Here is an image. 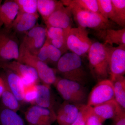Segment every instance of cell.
Listing matches in <instances>:
<instances>
[{"label": "cell", "instance_id": "15", "mask_svg": "<svg viewBox=\"0 0 125 125\" xmlns=\"http://www.w3.org/2000/svg\"><path fill=\"white\" fill-rule=\"evenodd\" d=\"M93 113L104 122L108 119H113L117 114L125 111L115 99L92 107Z\"/></svg>", "mask_w": 125, "mask_h": 125}, {"label": "cell", "instance_id": "28", "mask_svg": "<svg viewBox=\"0 0 125 125\" xmlns=\"http://www.w3.org/2000/svg\"><path fill=\"white\" fill-rule=\"evenodd\" d=\"M114 13L118 22V25L125 28V0H111Z\"/></svg>", "mask_w": 125, "mask_h": 125}, {"label": "cell", "instance_id": "10", "mask_svg": "<svg viewBox=\"0 0 125 125\" xmlns=\"http://www.w3.org/2000/svg\"><path fill=\"white\" fill-rule=\"evenodd\" d=\"M107 45L108 54V67L110 80L125 73V45L116 47Z\"/></svg>", "mask_w": 125, "mask_h": 125}, {"label": "cell", "instance_id": "33", "mask_svg": "<svg viewBox=\"0 0 125 125\" xmlns=\"http://www.w3.org/2000/svg\"><path fill=\"white\" fill-rule=\"evenodd\" d=\"M70 29H63L57 27H46V33L47 39L49 40H51L58 38L63 35L67 30Z\"/></svg>", "mask_w": 125, "mask_h": 125}, {"label": "cell", "instance_id": "39", "mask_svg": "<svg viewBox=\"0 0 125 125\" xmlns=\"http://www.w3.org/2000/svg\"></svg>", "mask_w": 125, "mask_h": 125}, {"label": "cell", "instance_id": "24", "mask_svg": "<svg viewBox=\"0 0 125 125\" xmlns=\"http://www.w3.org/2000/svg\"><path fill=\"white\" fill-rule=\"evenodd\" d=\"M4 83V90L1 97V106L5 108L17 112L20 109V102L9 89L5 81Z\"/></svg>", "mask_w": 125, "mask_h": 125}, {"label": "cell", "instance_id": "19", "mask_svg": "<svg viewBox=\"0 0 125 125\" xmlns=\"http://www.w3.org/2000/svg\"><path fill=\"white\" fill-rule=\"evenodd\" d=\"M37 88V95L35 105L55 111V99L50 85L44 84H38Z\"/></svg>", "mask_w": 125, "mask_h": 125}, {"label": "cell", "instance_id": "11", "mask_svg": "<svg viewBox=\"0 0 125 125\" xmlns=\"http://www.w3.org/2000/svg\"><path fill=\"white\" fill-rule=\"evenodd\" d=\"M25 120L30 125H52L56 120L53 110L32 105L25 113Z\"/></svg>", "mask_w": 125, "mask_h": 125}, {"label": "cell", "instance_id": "32", "mask_svg": "<svg viewBox=\"0 0 125 125\" xmlns=\"http://www.w3.org/2000/svg\"><path fill=\"white\" fill-rule=\"evenodd\" d=\"M62 56L59 49L51 43L48 46V64L56 65L58 61Z\"/></svg>", "mask_w": 125, "mask_h": 125}, {"label": "cell", "instance_id": "13", "mask_svg": "<svg viewBox=\"0 0 125 125\" xmlns=\"http://www.w3.org/2000/svg\"><path fill=\"white\" fill-rule=\"evenodd\" d=\"M72 16L71 8L64 6L61 2L45 22L47 27H57L63 29H71L73 22Z\"/></svg>", "mask_w": 125, "mask_h": 125}, {"label": "cell", "instance_id": "8", "mask_svg": "<svg viewBox=\"0 0 125 125\" xmlns=\"http://www.w3.org/2000/svg\"><path fill=\"white\" fill-rule=\"evenodd\" d=\"M0 68L9 70L17 74L21 78L24 87L38 84L40 80L34 69L18 61L0 62Z\"/></svg>", "mask_w": 125, "mask_h": 125}, {"label": "cell", "instance_id": "31", "mask_svg": "<svg viewBox=\"0 0 125 125\" xmlns=\"http://www.w3.org/2000/svg\"><path fill=\"white\" fill-rule=\"evenodd\" d=\"M37 85L24 87V102L28 103L32 105H35L37 95Z\"/></svg>", "mask_w": 125, "mask_h": 125}, {"label": "cell", "instance_id": "9", "mask_svg": "<svg viewBox=\"0 0 125 125\" xmlns=\"http://www.w3.org/2000/svg\"><path fill=\"white\" fill-rule=\"evenodd\" d=\"M114 99L112 82L106 79L99 81L93 88L88 97L87 105L93 107Z\"/></svg>", "mask_w": 125, "mask_h": 125}, {"label": "cell", "instance_id": "12", "mask_svg": "<svg viewBox=\"0 0 125 125\" xmlns=\"http://www.w3.org/2000/svg\"><path fill=\"white\" fill-rule=\"evenodd\" d=\"M46 39V28L36 25L25 34L21 44L30 53L36 56Z\"/></svg>", "mask_w": 125, "mask_h": 125}, {"label": "cell", "instance_id": "27", "mask_svg": "<svg viewBox=\"0 0 125 125\" xmlns=\"http://www.w3.org/2000/svg\"><path fill=\"white\" fill-rule=\"evenodd\" d=\"M19 7V12L39 15L37 0H14Z\"/></svg>", "mask_w": 125, "mask_h": 125}, {"label": "cell", "instance_id": "34", "mask_svg": "<svg viewBox=\"0 0 125 125\" xmlns=\"http://www.w3.org/2000/svg\"><path fill=\"white\" fill-rule=\"evenodd\" d=\"M50 43V41L47 39L44 45L36 55L39 60L47 64H48V46Z\"/></svg>", "mask_w": 125, "mask_h": 125}, {"label": "cell", "instance_id": "23", "mask_svg": "<svg viewBox=\"0 0 125 125\" xmlns=\"http://www.w3.org/2000/svg\"><path fill=\"white\" fill-rule=\"evenodd\" d=\"M61 3L55 0H37V10L45 22Z\"/></svg>", "mask_w": 125, "mask_h": 125}, {"label": "cell", "instance_id": "7", "mask_svg": "<svg viewBox=\"0 0 125 125\" xmlns=\"http://www.w3.org/2000/svg\"><path fill=\"white\" fill-rule=\"evenodd\" d=\"M93 42L89 37L86 28H72L67 36V46L71 52L81 56L88 53Z\"/></svg>", "mask_w": 125, "mask_h": 125}, {"label": "cell", "instance_id": "2", "mask_svg": "<svg viewBox=\"0 0 125 125\" xmlns=\"http://www.w3.org/2000/svg\"><path fill=\"white\" fill-rule=\"evenodd\" d=\"M88 54L90 69L93 76L98 82L107 79L109 73L106 44L99 42H93Z\"/></svg>", "mask_w": 125, "mask_h": 125}, {"label": "cell", "instance_id": "4", "mask_svg": "<svg viewBox=\"0 0 125 125\" xmlns=\"http://www.w3.org/2000/svg\"><path fill=\"white\" fill-rule=\"evenodd\" d=\"M17 61L34 69L43 84L50 86L54 84L56 80L57 77L56 76V70L39 60L36 56L30 53L22 44L20 46L19 56Z\"/></svg>", "mask_w": 125, "mask_h": 125}, {"label": "cell", "instance_id": "5", "mask_svg": "<svg viewBox=\"0 0 125 125\" xmlns=\"http://www.w3.org/2000/svg\"><path fill=\"white\" fill-rule=\"evenodd\" d=\"M71 8L74 20L78 27L92 29L97 31L112 29V23L105 19L100 14L85 10L75 6Z\"/></svg>", "mask_w": 125, "mask_h": 125}, {"label": "cell", "instance_id": "35", "mask_svg": "<svg viewBox=\"0 0 125 125\" xmlns=\"http://www.w3.org/2000/svg\"><path fill=\"white\" fill-rule=\"evenodd\" d=\"M103 121L94 114L92 111L87 118L85 125H103Z\"/></svg>", "mask_w": 125, "mask_h": 125}, {"label": "cell", "instance_id": "3", "mask_svg": "<svg viewBox=\"0 0 125 125\" xmlns=\"http://www.w3.org/2000/svg\"><path fill=\"white\" fill-rule=\"evenodd\" d=\"M53 85L64 102L77 105L87 102L88 93L84 85L61 77H57Z\"/></svg>", "mask_w": 125, "mask_h": 125}, {"label": "cell", "instance_id": "21", "mask_svg": "<svg viewBox=\"0 0 125 125\" xmlns=\"http://www.w3.org/2000/svg\"><path fill=\"white\" fill-rule=\"evenodd\" d=\"M0 125H25L23 118L17 112L0 107Z\"/></svg>", "mask_w": 125, "mask_h": 125}, {"label": "cell", "instance_id": "1", "mask_svg": "<svg viewBox=\"0 0 125 125\" xmlns=\"http://www.w3.org/2000/svg\"><path fill=\"white\" fill-rule=\"evenodd\" d=\"M56 71L62 78L84 85L87 83L88 74L80 56L72 52L63 54L56 64Z\"/></svg>", "mask_w": 125, "mask_h": 125}, {"label": "cell", "instance_id": "38", "mask_svg": "<svg viewBox=\"0 0 125 125\" xmlns=\"http://www.w3.org/2000/svg\"><path fill=\"white\" fill-rule=\"evenodd\" d=\"M2 1V0H0V7L1 5V3Z\"/></svg>", "mask_w": 125, "mask_h": 125}, {"label": "cell", "instance_id": "16", "mask_svg": "<svg viewBox=\"0 0 125 125\" xmlns=\"http://www.w3.org/2000/svg\"><path fill=\"white\" fill-rule=\"evenodd\" d=\"M78 112L79 105L64 102L56 112L58 125H71L76 119Z\"/></svg>", "mask_w": 125, "mask_h": 125}, {"label": "cell", "instance_id": "20", "mask_svg": "<svg viewBox=\"0 0 125 125\" xmlns=\"http://www.w3.org/2000/svg\"><path fill=\"white\" fill-rule=\"evenodd\" d=\"M98 35L104 40V44L125 45V27L119 30L110 29L98 31Z\"/></svg>", "mask_w": 125, "mask_h": 125}, {"label": "cell", "instance_id": "14", "mask_svg": "<svg viewBox=\"0 0 125 125\" xmlns=\"http://www.w3.org/2000/svg\"><path fill=\"white\" fill-rule=\"evenodd\" d=\"M19 12V7L14 0L5 1L0 7V28L11 29Z\"/></svg>", "mask_w": 125, "mask_h": 125}, {"label": "cell", "instance_id": "30", "mask_svg": "<svg viewBox=\"0 0 125 125\" xmlns=\"http://www.w3.org/2000/svg\"><path fill=\"white\" fill-rule=\"evenodd\" d=\"M71 29L67 30L63 35L58 38L49 40L50 43L59 49L62 55L69 50L67 46V39L68 34Z\"/></svg>", "mask_w": 125, "mask_h": 125}, {"label": "cell", "instance_id": "18", "mask_svg": "<svg viewBox=\"0 0 125 125\" xmlns=\"http://www.w3.org/2000/svg\"><path fill=\"white\" fill-rule=\"evenodd\" d=\"M5 74L2 76L9 89L20 102H24V86L21 78L14 72L5 70Z\"/></svg>", "mask_w": 125, "mask_h": 125}, {"label": "cell", "instance_id": "29", "mask_svg": "<svg viewBox=\"0 0 125 125\" xmlns=\"http://www.w3.org/2000/svg\"><path fill=\"white\" fill-rule=\"evenodd\" d=\"M92 111V107L87 104L79 105L78 115L71 125H85L86 121Z\"/></svg>", "mask_w": 125, "mask_h": 125}, {"label": "cell", "instance_id": "6", "mask_svg": "<svg viewBox=\"0 0 125 125\" xmlns=\"http://www.w3.org/2000/svg\"><path fill=\"white\" fill-rule=\"evenodd\" d=\"M19 48L16 33L12 29H0V62L18 61Z\"/></svg>", "mask_w": 125, "mask_h": 125}, {"label": "cell", "instance_id": "36", "mask_svg": "<svg viewBox=\"0 0 125 125\" xmlns=\"http://www.w3.org/2000/svg\"><path fill=\"white\" fill-rule=\"evenodd\" d=\"M112 120L114 125H125V111L117 114Z\"/></svg>", "mask_w": 125, "mask_h": 125}, {"label": "cell", "instance_id": "22", "mask_svg": "<svg viewBox=\"0 0 125 125\" xmlns=\"http://www.w3.org/2000/svg\"><path fill=\"white\" fill-rule=\"evenodd\" d=\"M113 84L114 99L122 108L125 109V78L123 75L115 77L111 80Z\"/></svg>", "mask_w": 125, "mask_h": 125}, {"label": "cell", "instance_id": "37", "mask_svg": "<svg viewBox=\"0 0 125 125\" xmlns=\"http://www.w3.org/2000/svg\"><path fill=\"white\" fill-rule=\"evenodd\" d=\"M5 89V83L4 79L1 76H0V98L1 97Z\"/></svg>", "mask_w": 125, "mask_h": 125}, {"label": "cell", "instance_id": "17", "mask_svg": "<svg viewBox=\"0 0 125 125\" xmlns=\"http://www.w3.org/2000/svg\"><path fill=\"white\" fill-rule=\"evenodd\" d=\"M39 15L18 12L11 29L16 33L25 34L36 25Z\"/></svg>", "mask_w": 125, "mask_h": 125}, {"label": "cell", "instance_id": "26", "mask_svg": "<svg viewBox=\"0 0 125 125\" xmlns=\"http://www.w3.org/2000/svg\"><path fill=\"white\" fill-rule=\"evenodd\" d=\"M99 13L105 19L112 21L118 25L111 0H97Z\"/></svg>", "mask_w": 125, "mask_h": 125}, {"label": "cell", "instance_id": "25", "mask_svg": "<svg viewBox=\"0 0 125 125\" xmlns=\"http://www.w3.org/2000/svg\"><path fill=\"white\" fill-rule=\"evenodd\" d=\"M65 6H75L80 9L99 14L97 0H61Z\"/></svg>", "mask_w": 125, "mask_h": 125}]
</instances>
